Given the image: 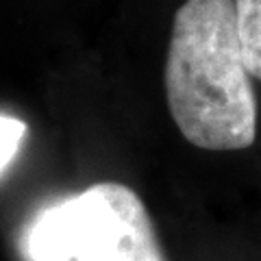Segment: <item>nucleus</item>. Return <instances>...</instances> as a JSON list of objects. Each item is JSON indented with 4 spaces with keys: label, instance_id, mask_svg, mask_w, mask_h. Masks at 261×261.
<instances>
[{
    "label": "nucleus",
    "instance_id": "nucleus-1",
    "mask_svg": "<svg viewBox=\"0 0 261 261\" xmlns=\"http://www.w3.org/2000/svg\"><path fill=\"white\" fill-rule=\"evenodd\" d=\"M168 107L190 144L242 150L257 137V100L235 31L233 0L178 7L163 70Z\"/></svg>",
    "mask_w": 261,
    "mask_h": 261
},
{
    "label": "nucleus",
    "instance_id": "nucleus-2",
    "mask_svg": "<svg viewBox=\"0 0 261 261\" xmlns=\"http://www.w3.org/2000/svg\"><path fill=\"white\" fill-rule=\"evenodd\" d=\"M72 261H168L148 209L130 187L96 183L74 196Z\"/></svg>",
    "mask_w": 261,
    "mask_h": 261
},
{
    "label": "nucleus",
    "instance_id": "nucleus-3",
    "mask_svg": "<svg viewBox=\"0 0 261 261\" xmlns=\"http://www.w3.org/2000/svg\"><path fill=\"white\" fill-rule=\"evenodd\" d=\"M74 196L46 207L24 235V255L29 261L74 259Z\"/></svg>",
    "mask_w": 261,
    "mask_h": 261
},
{
    "label": "nucleus",
    "instance_id": "nucleus-4",
    "mask_svg": "<svg viewBox=\"0 0 261 261\" xmlns=\"http://www.w3.org/2000/svg\"><path fill=\"white\" fill-rule=\"evenodd\" d=\"M233 11L246 70L261 81V0H233Z\"/></svg>",
    "mask_w": 261,
    "mask_h": 261
},
{
    "label": "nucleus",
    "instance_id": "nucleus-5",
    "mask_svg": "<svg viewBox=\"0 0 261 261\" xmlns=\"http://www.w3.org/2000/svg\"><path fill=\"white\" fill-rule=\"evenodd\" d=\"M24 133H27V124L22 120L11 116H0V174L18 154Z\"/></svg>",
    "mask_w": 261,
    "mask_h": 261
}]
</instances>
